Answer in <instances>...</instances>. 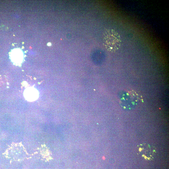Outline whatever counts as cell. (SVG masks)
<instances>
[{
	"instance_id": "1",
	"label": "cell",
	"mask_w": 169,
	"mask_h": 169,
	"mask_svg": "<svg viewBox=\"0 0 169 169\" xmlns=\"http://www.w3.org/2000/svg\"><path fill=\"white\" fill-rule=\"evenodd\" d=\"M104 44L109 51L113 52L118 50L121 45V40L119 33L113 29H107L103 34Z\"/></svg>"
},
{
	"instance_id": "2",
	"label": "cell",
	"mask_w": 169,
	"mask_h": 169,
	"mask_svg": "<svg viewBox=\"0 0 169 169\" xmlns=\"http://www.w3.org/2000/svg\"><path fill=\"white\" fill-rule=\"evenodd\" d=\"M131 91H123L120 93V101L121 107L125 110L133 109L137 105L138 99Z\"/></svg>"
},
{
	"instance_id": "4",
	"label": "cell",
	"mask_w": 169,
	"mask_h": 169,
	"mask_svg": "<svg viewBox=\"0 0 169 169\" xmlns=\"http://www.w3.org/2000/svg\"><path fill=\"white\" fill-rule=\"evenodd\" d=\"M10 58L13 64L19 66L24 60V54L22 50L19 49H15L12 50L9 55Z\"/></svg>"
},
{
	"instance_id": "6",
	"label": "cell",
	"mask_w": 169,
	"mask_h": 169,
	"mask_svg": "<svg viewBox=\"0 0 169 169\" xmlns=\"http://www.w3.org/2000/svg\"><path fill=\"white\" fill-rule=\"evenodd\" d=\"M51 45V44L50 43H49L47 44L48 46H50Z\"/></svg>"
},
{
	"instance_id": "3",
	"label": "cell",
	"mask_w": 169,
	"mask_h": 169,
	"mask_svg": "<svg viewBox=\"0 0 169 169\" xmlns=\"http://www.w3.org/2000/svg\"><path fill=\"white\" fill-rule=\"evenodd\" d=\"M137 152L138 155L150 161L153 160L156 154V149L154 146L144 143L137 146Z\"/></svg>"
},
{
	"instance_id": "5",
	"label": "cell",
	"mask_w": 169,
	"mask_h": 169,
	"mask_svg": "<svg viewBox=\"0 0 169 169\" xmlns=\"http://www.w3.org/2000/svg\"><path fill=\"white\" fill-rule=\"evenodd\" d=\"M23 96L25 99L29 102H33L37 100L39 97V93L38 90L33 87H27L24 91Z\"/></svg>"
}]
</instances>
